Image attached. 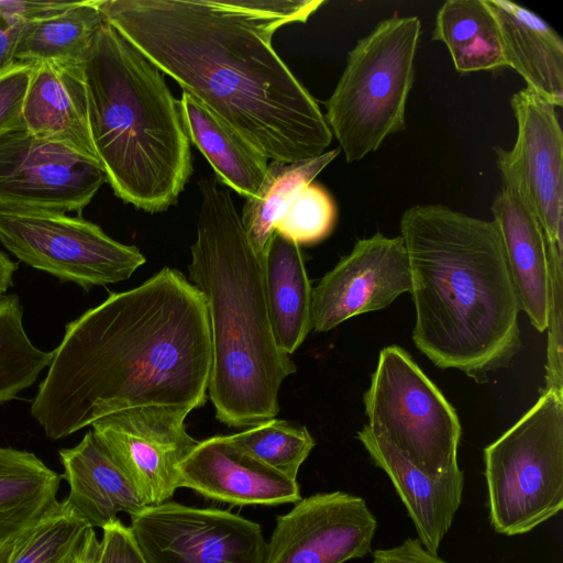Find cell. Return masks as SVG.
<instances>
[{
    "instance_id": "cell-1",
    "label": "cell",
    "mask_w": 563,
    "mask_h": 563,
    "mask_svg": "<svg viewBox=\"0 0 563 563\" xmlns=\"http://www.w3.org/2000/svg\"><path fill=\"white\" fill-rule=\"evenodd\" d=\"M104 20L267 159L327 152L318 102L274 49L295 23L258 0H99Z\"/></svg>"
},
{
    "instance_id": "cell-2",
    "label": "cell",
    "mask_w": 563,
    "mask_h": 563,
    "mask_svg": "<svg viewBox=\"0 0 563 563\" xmlns=\"http://www.w3.org/2000/svg\"><path fill=\"white\" fill-rule=\"evenodd\" d=\"M212 345L202 294L170 267L111 292L65 327L31 415L66 438L124 409L207 400Z\"/></svg>"
},
{
    "instance_id": "cell-3",
    "label": "cell",
    "mask_w": 563,
    "mask_h": 563,
    "mask_svg": "<svg viewBox=\"0 0 563 563\" xmlns=\"http://www.w3.org/2000/svg\"><path fill=\"white\" fill-rule=\"evenodd\" d=\"M400 236L418 350L476 379L506 366L521 346L520 308L495 222L415 205L401 216Z\"/></svg>"
},
{
    "instance_id": "cell-4",
    "label": "cell",
    "mask_w": 563,
    "mask_h": 563,
    "mask_svg": "<svg viewBox=\"0 0 563 563\" xmlns=\"http://www.w3.org/2000/svg\"><path fill=\"white\" fill-rule=\"evenodd\" d=\"M198 186L201 205L188 272L205 298L210 323L208 395L220 422L247 429L276 418L280 386L296 365L275 341L261 256L229 190L213 178Z\"/></svg>"
},
{
    "instance_id": "cell-5",
    "label": "cell",
    "mask_w": 563,
    "mask_h": 563,
    "mask_svg": "<svg viewBox=\"0 0 563 563\" xmlns=\"http://www.w3.org/2000/svg\"><path fill=\"white\" fill-rule=\"evenodd\" d=\"M97 159L114 195L156 213L192 174L179 100L161 70L107 21L82 63Z\"/></svg>"
},
{
    "instance_id": "cell-6",
    "label": "cell",
    "mask_w": 563,
    "mask_h": 563,
    "mask_svg": "<svg viewBox=\"0 0 563 563\" xmlns=\"http://www.w3.org/2000/svg\"><path fill=\"white\" fill-rule=\"evenodd\" d=\"M420 35L418 16L395 14L349 52L324 114L347 163L363 159L387 136L406 129Z\"/></svg>"
},
{
    "instance_id": "cell-7",
    "label": "cell",
    "mask_w": 563,
    "mask_h": 563,
    "mask_svg": "<svg viewBox=\"0 0 563 563\" xmlns=\"http://www.w3.org/2000/svg\"><path fill=\"white\" fill-rule=\"evenodd\" d=\"M489 520L505 536L527 533L563 508V393L536 404L484 449Z\"/></svg>"
},
{
    "instance_id": "cell-8",
    "label": "cell",
    "mask_w": 563,
    "mask_h": 563,
    "mask_svg": "<svg viewBox=\"0 0 563 563\" xmlns=\"http://www.w3.org/2000/svg\"><path fill=\"white\" fill-rule=\"evenodd\" d=\"M367 430L430 476L457 467L462 428L454 407L398 345L385 346L364 394Z\"/></svg>"
},
{
    "instance_id": "cell-9",
    "label": "cell",
    "mask_w": 563,
    "mask_h": 563,
    "mask_svg": "<svg viewBox=\"0 0 563 563\" xmlns=\"http://www.w3.org/2000/svg\"><path fill=\"white\" fill-rule=\"evenodd\" d=\"M0 242L19 261L88 291L125 280L145 256L81 216L0 208Z\"/></svg>"
},
{
    "instance_id": "cell-10",
    "label": "cell",
    "mask_w": 563,
    "mask_h": 563,
    "mask_svg": "<svg viewBox=\"0 0 563 563\" xmlns=\"http://www.w3.org/2000/svg\"><path fill=\"white\" fill-rule=\"evenodd\" d=\"M130 529L146 563H263L266 554L258 523L217 508L151 505Z\"/></svg>"
},
{
    "instance_id": "cell-11",
    "label": "cell",
    "mask_w": 563,
    "mask_h": 563,
    "mask_svg": "<svg viewBox=\"0 0 563 563\" xmlns=\"http://www.w3.org/2000/svg\"><path fill=\"white\" fill-rule=\"evenodd\" d=\"M511 150L496 147L504 186L519 195L542 228L548 254L563 256V133L555 107L526 87L512 95Z\"/></svg>"
},
{
    "instance_id": "cell-12",
    "label": "cell",
    "mask_w": 563,
    "mask_h": 563,
    "mask_svg": "<svg viewBox=\"0 0 563 563\" xmlns=\"http://www.w3.org/2000/svg\"><path fill=\"white\" fill-rule=\"evenodd\" d=\"M107 183L100 164L23 125L0 135V208L80 212Z\"/></svg>"
},
{
    "instance_id": "cell-13",
    "label": "cell",
    "mask_w": 563,
    "mask_h": 563,
    "mask_svg": "<svg viewBox=\"0 0 563 563\" xmlns=\"http://www.w3.org/2000/svg\"><path fill=\"white\" fill-rule=\"evenodd\" d=\"M192 411L147 406L95 421L91 431L131 481L146 506L167 501L178 487V465L198 444L186 430Z\"/></svg>"
},
{
    "instance_id": "cell-14",
    "label": "cell",
    "mask_w": 563,
    "mask_h": 563,
    "mask_svg": "<svg viewBox=\"0 0 563 563\" xmlns=\"http://www.w3.org/2000/svg\"><path fill=\"white\" fill-rule=\"evenodd\" d=\"M377 520L356 495L320 493L276 519L263 563H345L371 552Z\"/></svg>"
},
{
    "instance_id": "cell-15",
    "label": "cell",
    "mask_w": 563,
    "mask_h": 563,
    "mask_svg": "<svg viewBox=\"0 0 563 563\" xmlns=\"http://www.w3.org/2000/svg\"><path fill=\"white\" fill-rule=\"evenodd\" d=\"M411 291V273L400 235L380 232L358 240L312 288L311 327L327 332L347 319L389 306Z\"/></svg>"
},
{
    "instance_id": "cell-16",
    "label": "cell",
    "mask_w": 563,
    "mask_h": 563,
    "mask_svg": "<svg viewBox=\"0 0 563 563\" xmlns=\"http://www.w3.org/2000/svg\"><path fill=\"white\" fill-rule=\"evenodd\" d=\"M177 471L178 487L231 505L274 506L301 499L297 479L250 456L229 435L199 441Z\"/></svg>"
},
{
    "instance_id": "cell-17",
    "label": "cell",
    "mask_w": 563,
    "mask_h": 563,
    "mask_svg": "<svg viewBox=\"0 0 563 563\" xmlns=\"http://www.w3.org/2000/svg\"><path fill=\"white\" fill-rule=\"evenodd\" d=\"M356 438L374 464L389 477L421 544L438 554L462 501L464 472L457 467L442 476H430L365 426Z\"/></svg>"
},
{
    "instance_id": "cell-18",
    "label": "cell",
    "mask_w": 563,
    "mask_h": 563,
    "mask_svg": "<svg viewBox=\"0 0 563 563\" xmlns=\"http://www.w3.org/2000/svg\"><path fill=\"white\" fill-rule=\"evenodd\" d=\"M21 118L30 133L65 144L98 162L90 135L82 64H34Z\"/></svg>"
},
{
    "instance_id": "cell-19",
    "label": "cell",
    "mask_w": 563,
    "mask_h": 563,
    "mask_svg": "<svg viewBox=\"0 0 563 563\" xmlns=\"http://www.w3.org/2000/svg\"><path fill=\"white\" fill-rule=\"evenodd\" d=\"M62 477L69 493L64 503L90 528H103L120 512L130 517L146 505L125 473L96 439L92 431L70 449L59 450Z\"/></svg>"
},
{
    "instance_id": "cell-20",
    "label": "cell",
    "mask_w": 563,
    "mask_h": 563,
    "mask_svg": "<svg viewBox=\"0 0 563 563\" xmlns=\"http://www.w3.org/2000/svg\"><path fill=\"white\" fill-rule=\"evenodd\" d=\"M519 308L539 332L547 331L549 263L541 225L519 195L504 186L492 205Z\"/></svg>"
},
{
    "instance_id": "cell-21",
    "label": "cell",
    "mask_w": 563,
    "mask_h": 563,
    "mask_svg": "<svg viewBox=\"0 0 563 563\" xmlns=\"http://www.w3.org/2000/svg\"><path fill=\"white\" fill-rule=\"evenodd\" d=\"M501 35L506 66L555 108L563 106V42L538 14L506 0H485Z\"/></svg>"
},
{
    "instance_id": "cell-22",
    "label": "cell",
    "mask_w": 563,
    "mask_h": 563,
    "mask_svg": "<svg viewBox=\"0 0 563 563\" xmlns=\"http://www.w3.org/2000/svg\"><path fill=\"white\" fill-rule=\"evenodd\" d=\"M261 262L273 334L278 347L290 355L312 329V287L300 245L274 232Z\"/></svg>"
},
{
    "instance_id": "cell-23",
    "label": "cell",
    "mask_w": 563,
    "mask_h": 563,
    "mask_svg": "<svg viewBox=\"0 0 563 563\" xmlns=\"http://www.w3.org/2000/svg\"><path fill=\"white\" fill-rule=\"evenodd\" d=\"M179 109L188 139L211 165L216 178L238 195L252 197L268 159L196 98L183 91Z\"/></svg>"
},
{
    "instance_id": "cell-24",
    "label": "cell",
    "mask_w": 563,
    "mask_h": 563,
    "mask_svg": "<svg viewBox=\"0 0 563 563\" xmlns=\"http://www.w3.org/2000/svg\"><path fill=\"white\" fill-rule=\"evenodd\" d=\"M60 478L35 454L0 446V542L16 540L57 507Z\"/></svg>"
},
{
    "instance_id": "cell-25",
    "label": "cell",
    "mask_w": 563,
    "mask_h": 563,
    "mask_svg": "<svg viewBox=\"0 0 563 563\" xmlns=\"http://www.w3.org/2000/svg\"><path fill=\"white\" fill-rule=\"evenodd\" d=\"M104 22L99 0L73 1L62 10L24 22L14 59L82 64Z\"/></svg>"
},
{
    "instance_id": "cell-26",
    "label": "cell",
    "mask_w": 563,
    "mask_h": 563,
    "mask_svg": "<svg viewBox=\"0 0 563 563\" xmlns=\"http://www.w3.org/2000/svg\"><path fill=\"white\" fill-rule=\"evenodd\" d=\"M442 42L459 73L506 66L498 23L485 0H448L437 12L432 33Z\"/></svg>"
},
{
    "instance_id": "cell-27",
    "label": "cell",
    "mask_w": 563,
    "mask_h": 563,
    "mask_svg": "<svg viewBox=\"0 0 563 563\" xmlns=\"http://www.w3.org/2000/svg\"><path fill=\"white\" fill-rule=\"evenodd\" d=\"M336 147L323 154L292 163L271 161L257 191L249 197L241 221L254 252L262 255L274 233L275 224L298 192L323 170L339 154Z\"/></svg>"
},
{
    "instance_id": "cell-28",
    "label": "cell",
    "mask_w": 563,
    "mask_h": 563,
    "mask_svg": "<svg viewBox=\"0 0 563 563\" xmlns=\"http://www.w3.org/2000/svg\"><path fill=\"white\" fill-rule=\"evenodd\" d=\"M53 352L36 347L23 325V309L16 295L0 298V404L14 399L32 386L48 367Z\"/></svg>"
},
{
    "instance_id": "cell-29",
    "label": "cell",
    "mask_w": 563,
    "mask_h": 563,
    "mask_svg": "<svg viewBox=\"0 0 563 563\" xmlns=\"http://www.w3.org/2000/svg\"><path fill=\"white\" fill-rule=\"evenodd\" d=\"M229 437L246 454L291 479H297L301 464L314 446L306 427L277 418Z\"/></svg>"
},
{
    "instance_id": "cell-30",
    "label": "cell",
    "mask_w": 563,
    "mask_h": 563,
    "mask_svg": "<svg viewBox=\"0 0 563 563\" xmlns=\"http://www.w3.org/2000/svg\"><path fill=\"white\" fill-rule=\"evenodd\" d=\"M88 527L64 501L16 539L8 563H75Z\"/></svg>"
},
{
    "instance_id": "cell-31",
    "label": "cell",
    "mask_w": 563,
    "mask_h": 563,
    "mask_svg": "<svg viewBox=\"0 0 563 563\" xmlns=\"http://www.w3.org/2000/svg\"><path fill=\"white\" fill-rule=\"evenodd\" d=\"M336 207L331 195L319 184L306 185L277 220L274 232L310 245L324 240L333 230Z\"/></svg>"
},
{
    "instance_id": "cell-32",
    "label": "cell",
    "mask_w": 563,
    "mask_h": 563,
    "mask_svg": "<svg viewBox=\"0 0 563 563\" xmlns=\"http://www.w3.org/2000/svg\"><path fill=\"white\" fill-rule=\"evenodd\" d=\"M549 309L545 386L563 393V256L548 254Z\"/></svg>"
},
{
    "instance_id": "cell-33",
    "label": "cell",
    "mask_w": 563,
    "mask_h": 563,
    "mask_svg": "<svg viewBox=\"0 0 563 563\" xmlns=\"http://www.w3.org/2000/svg\"><path fill=\"white\" fill-rule=\"evenodd\" d=\"M33 66L15 60L0 70V135L23 125L22 104Z\"/></svg>"
},
{
    "instance_id": "cell-34",
    "label": "cell",
    "mask_w": 563,
    "mask_h": 563,
    "mask_svg": "<svg viewBox=\"0 0 563 563\" xmlns=\"http://www.w3.org/2000/svg\"><path fill=\"white\" fill-rule=\"evenodd\" d=\"M96 563H146L130 527L119 518L102 528Z\"/></svg>"
},
{
    "instance_id": "cell-35",
    "label": "cell",
    "mask_w": 563,
    "mask_h": 563,
    "mask_svg": "<svg viewBox=\"0 0 563 563\" xmlns=\"http://www.w3.org/2000/svg\"><path fill=\"white\" fill-rule=\"evenodd\" d=\"M373 563H449L429 552L418 538H407L400 544L372 552Z\"/></svg>"
},
{
    "instance_id": "cell-36",
    "label": "cell",
    "mask_w": 563,
    "mask_h": 563,
    "mask_svg": "<svg viewBox=\"0 0 563 563\" xmlns=\"http://www.w3.org/2000/svg\"><path fill=\"white\" fill-rule=\"evenodd\" d=\"M67 1L0 0V16L8 22H29L68 7Z\"/></svg>"
},
{
    "instance_id": "cell-37",
    "label": "cell",
    "mask_w": 563,
    "mask_h": 563,
    "mask_svg": "<svg viewBox=\"0 0 563 563\" xmlns=\"http://www.w3.org/2000/svg\"><path fill=\"white\" fill-rule=\"evenodd\" d=\"M24 22H8L0 16V70L15 62L14 54Z\"/></svg>"
},
{
    "instance_id": "cell-38",
    "label": "cell",
    "mask_w": 563,
    "mask_h": 563,
    "mask_svg": "<svg viewBox=\"0 0 563 563\" xmlns=\"http://www.w3.org/2000/svg\"><path fill=\"white\" fill-rule=\"evenodd\" d=\"M16 269L18 263L0 250V298L13 285V275Z\"/></svg>"
},
{
    "instance_id": "cell-39",
    "label": "cell",
    "mask_w": 563,
    "mask_h": 563,
    "mask_svg": "<svg viewBox=\"0 0 563 563\" xmlns=\"http://www.w3.org/2000/svg\"><path fill=\"white\" fill-rule=\"evenodd\" d=\"M98 550L99 540L95 530L90 528L75 563H96Z\"/></svg>"
},
{
    "instance_id": "cell-40",
    "label": "cell",
    "mask_w": 563,
    "mask_h": 563,
    "mask_svg": "<svg viewBox=\"0 0 563 563\" xmlns=\"http://www.w3.org/2000/svg\"><path fill=\"white\" fill-rule=\"evenodd\" d=\"M16 540L0 542V563H8Z\"/></svg>"
}]
</instances>
